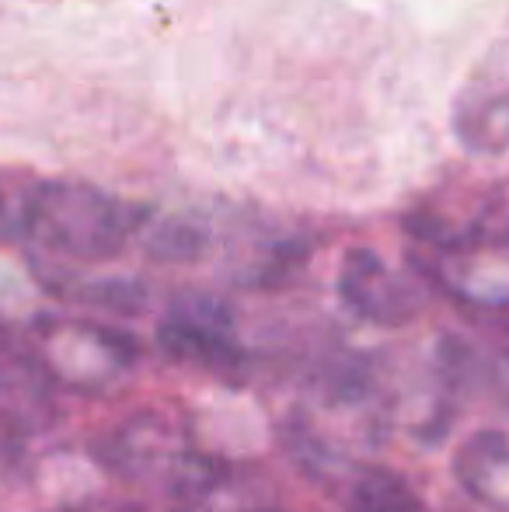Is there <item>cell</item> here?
Wrapping results in <instances>:
<instances>
[{"label":"cell","instance_id":"obj_1","mask_svg":"<svg viewBox=\"0 0 509 512\" xmlns=\"http://www.w3.org/2000/svg\"><path fill=\"white\" fill-rule=\"evenodd\" d=\"M25 220L32 237L60 248L67 255L102 258L126 244V237L140 227L143 209L95 185L46 182L28 192Z\"/></svg>","mask_w":509,"mask_h":512},{"label":"cell","instance_id":"obj_2","mask_svg":"<svg viewBox=\"0 0 509 512\" xmlns=\"http://www.w3.org/2000/svg\"><path fill=\"white\" fill-rule=\"evenodd\" d=\"M450 129L475 157L509 150V35L485 49L468 70L450 108Z\"/></svg>","mask_w":509,"mask_h":512},{"label":"cell","instance_id":"obj_3","mask_svg":"<svg viewBox=\"0 0 509 512\" xmlns=\"http://www.w3.org/2000/svg\"><path fill=\"white\" fill-rule=\"evenodd\" d=\"M360 512H419V502L408 492V485L391 474H370L356 492Z\"/></svg>","mask_w":509,"mask_h":512}]
</instances>
